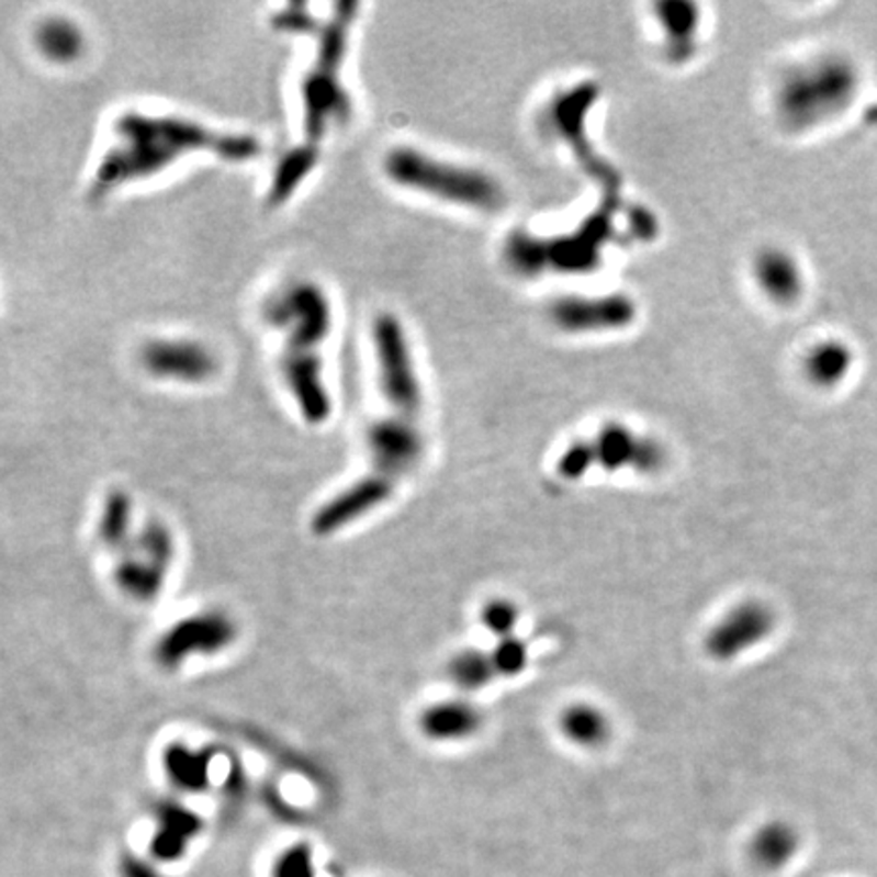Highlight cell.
Here are the masks:
<instances>
[{
    "label": "cell",
    "mask_w": 877,
    "mask_h": 877,
    "mask_svg": "<svg viewBox=\"0 0 877 877\" xmlns=\"http://www.w3.org/2000/svg\"><path fill=\"white\" fill-rule=\"evenodd\" d=\"M417 726L420 733L431 742H465L482 729L484 716L472 701L458 697L432 702L427 709H423Z\"/></svg>",
    "instance_id": "obj_13"
},
{
    "label": "cell",
    "mask_w": 877,
    "mask_h": 877,
    "mask_svg": "<svg viewBox=\"0 0 877 877\" xmlns=\"http://www.w3.org/2000/svg\"><path fill=\"white\" fill-rule=\"evenodd\" d=\"M634 315L632 301L621 295L567 297L559 301L553 307L554 324L573 334L618 329L630 324Z\"/></svg>",
    "instance_id": "obj_11"
},
{
    "label": "cell",
    "mask_w": 877,
    "mask_h": 877,
    "mask_svg": "<svg viewBox=\"0 0 877 877\" xmlns=\"http://www.w3.org/2000/svg\"><path fill=\"white\" fill-rule=\"evenodd\" d=\"M133 520H135V513H133L131 496L122 490H112L104 499V506L100 513L98 539L112 553H122L135 537L136 530L133 528Z\"/></svg>",
    "instance_id": "obj_19"
},
{
    "label": "cell",
    "mask_w": 877,
    "mask_h": 877,
    "mask_svg": "<svg viewBox=\"0 0 877 877\" xmlns=\"http://www.w3.org/2000/svg\"><path fill=\"white\" fill-rule=\"evenodd\" d=\"M480 621L486 628L487 632L496 636L498 640L508 638V636H516V626L520 621V611L518 606L510 601V599H490L484 604V608L480 611Z\"/></svg>",
    "instance_id": "obj_26"
},
{
    "label": "cell",
    "mask_w": 877,
    "mask_h": 877,
    "mask_svg": "<svg viewBox=\"0 0 877 877\" xmlns=\"http://www.w3.org/2000/svg\"><path fill=\"white\" fill-rule=\"evenodd\" d=\"M447 676L461 693H477L496 678L490 652L480 649L459 650L447 664Z\"/></svg>",
    "instance_id": "obj_21"
},
{
    "label": "cell",
    "mask_w": 877,
    "mask_h": 877,
    "mask_svg": "<svg viewBox=\"0 0 877 877\" xmlns=\"http://www.w3.org/2000/svg\"><path fill=\"white\" fill-rule=\"evenodd\" d=\"M358 11V2H336L325 21L311 19L303 31L313 35L315 49L299 81V138L270 176L267 190L270 205H281L293 198L317 167L325 143L353 116V100L344 81V68Z\"/></svg>",
    "instance_id": "obj_2"
},
{
    "label": "cell",
    "mask_w": 877,
    "mask_h": 877,
    "mask_svg": "<svg viewBox=\"0 0 877 877\" xmlns=\"http://www.w3.org/2000/svg\"><path fill=\"white\" fill-rule=\"evenodd\" d=\"M138 358L150 376L179 384H203L217 372L214 351L200 339H149Z\"/></svg>",
    "instance_id": "obj_9"
},
{
    "label": "cell",
    "mask_w": 877,
    "mask_h": 877,
    "mask_svg": "<svg viewBox=\"0 0 877 877\" xmlns=\"http://www.w3.org/2000/svg\"><path fill=\"white\" fill-rule=\"evenodd\" d=\"M595 449L594 443H575L569 447L567 451L563 453V458L559 461V473L567 480H580L581 475L589 472V468L594 465Z\"/></svg>",
    "instance_id": "obj_28"
},
{
    "label": "cell",
    "mask_w": 877,
    "mask_h": 877,
    "mask_svg": "<svg viewBox=\"0 0 877 877\" xmlns=\"http://www.w3.org/2000/svg\"><path fill=\"white\" fill-rule=\"evenodd\" d=\"M238 634V623L229 614L202 609L162 630L153 644V661L165 673H176L191 659H210L232 649Z\"/></svg>",
    "instance_id": "obj_5"
},
{
    "label": "cell",
    "mask_w": 877,
    "mask_h": 877,
    "mask_svg": "<svg viewBox=\"0 0 877 877\" xmlns=\"http://www.w3.org/2000/svg\"><path fill=\"white\" fill-rule=\"evenodd\" d=\"M37 47L41 54L45 55L52 61H71L76 59L81 52V37L80 29L76 27L68 19L61 16H52L45 19L37 27Z\"/></svg>",
    "instance_id": "obj_22"
},
{
    "label": "cell",
    "mask_w": 877,
    "mask_h": 877,
    "mask_svg": "<svg viewBox=\"0 0 877 877\" xmlns=\"http://www.w3.org/2000/svg\"><path fill=\"white\" fill-rule=\"evenodd\" d=\"M167 571L150 565L143 556L133 553L131 549H124L116 554L114 563V585L124 597L136 604H153L159 599L165 583H167Z\"/></svg>",
    "instance_id": "obj_15"
},
{
    "label": "cell",
    "mask_w": 877,
    "mask_h": 877,
    "mask_svg": "<svg viewBox=\"0 0 877 877\" xmlns=\"http://www.w3.org/2000/svg\"><path fill=\"white\" fill-rule=\"evenodd\" d=\"M200 819L181 805H165L159 810V824L153 837V851L161 859H173L181 855L191 839L200 833Z\"/></svg>",
    "instance_id": "obj_17"
},
{
    "label": "cell",
    "mask_w": 877,
    "mask_h": 877,
    "mask_svg": "<svg viewBox=\"0 0 877 877\" xmlns=\"http://www.w3.org/2000/svg\"><path fill=\"white\" fill-rule=\"evenodd\" d=\"M396 492V482L368 472L350 486L336 492L331 498L311 514V532L319 539H329L346 528L358 525L366 516L376 513L380 506L391 502Z\"/></svg>",
    "instance_id": "obj_8"
},
{
    "label": "cell",
    "mask_w": 877,
    "mask_h": 877,
    "mask_svg": "<svg viewBox=\"0 0 877 877\" xmlns=\"http://www.w3.org/2000/svg\"><path fill=\"white\" fill-rule=\"evenodd\" d=\"M490 659L494 664L496 675L513 678L520 673H525L528 664V646L525 640H520L518 636H508L502 638L494 649L490 650Z\"/></svg>",
    "instance_id": "obj_25"
},
{
    "label": "cell",
    "mask_w": 877,
    "mask_h": 877,
    "mask_svg": "<svg viewBox=\"0 0 877 877\" xmlns=\"http://www.w3.org/2000/svg\"><path fill=\"white\" fill-rule=\"evenodd\" d=\"M382 403L384 411L366 427V458L370 472L398 484V480L413 472L425 456L420 413L386 401Z\"/></svg>",
    "instance_id": "obj_6"
},
{
    "label": "cell",
    "mask_w": 877,
    "mask_h": 877,
    "mask_svg": "<svg viewBox=\"0 0 877 877\" xmlns=\"http://www.w3.org/2000/svg\"><path fill=\"white\" fill-rule=\"evenodd\" d=\"M126 549H131L133 553L143 556L145 561H149L150 565L162 569L167 573L171 571L173 561H176L173 532L161 520L145 522L143 527L136 530L135 537H133L131 544Z\"/></svg>",
    "instance_id": "obj_23"
},
{
    "label": "cell",
    "mask_w": 877,
    "mask_h": 877,
    "mask_svg": "<svg viewBox=\"0 0 877 877\" xmlns=\"http://www.w3.org/2000/svg\"><path fill=\"white\" fill-rule=\"evenodd\" d=\"M595 459L609 472L632 468L638 472H656L664 463V451L659 443L646 437H638L636 432L609 425L595 437Z\"/></svg>",
    "instance_id": "obj_12"
},
{
    "label": "cell",
    "mask_w": 877,
    "mask_h": 877,
    "mask_svg": "<svg viewBox=\"0 0 877 877\" xmlns=\"http://www.w3.org/2000/svg\"><path fill=\"white\" fill-rule=\"evenodd\" d=\"M800 847L798 831L786 821H769L757 829L750 845V855L764 869H780L790 864Z\"/></svg>",
    "instance_id": "obj_16"
},
{
    "label": "cell",
    "mask_w": 877,
    "mask_h": 877,
    "mask_svg": "<svg viewBox=\"0 0 877 877\" xmlns=\"http://www.w3.org/2000/svg\"><path fill=\"white\" fill-rule=\"evenodd\" d=\"M850 366V353L839 344H827L812 351L807 360V372L817 384H835L843 379Z\"/></svg>",
    "instance_id": "obj_24"
},
{
    "label": "cell",
    "mask_w": 877,
    "mask_h": 877,
    "mask_svg": "<svg viewBox=\"0 0 877 877\" xmlns=\"http://www.w3.org/2000/svg\"><path fill=\"white\" fill-rule=\"evenodd\" d=\"M853 76L839 61H823L812 68L795 71L784 81L778 94V109L790 124H812L850 100Z\"/></svg>",
    "instance_id": "obj_7"
},
{
    "label": "cell",
    "mask_w": 877,
    "mask_h": 877,
    "mask_svg": "<svg viewBox=\"0 0 877 877\" xmlns=\"http://www.w3.org/2000/svg\"><path fill=\"white\" fill-rule=\"evenodd\" d=\"M265 313L281 336L277 366L284 389L307 425H324L334 411L324 374L325 344L334 327L329 295L313 281H295L272 295Z\"/></svg>",
    "instance_id": "obj_3"
},
{
    "label": "cell",
    "mask_w": 877,
    "mask_h": 877,
    "mask_svg": "<svg viewBox=\"0 0 877 877\" xmlns=\"http://www.w3.org/2000/svg\"><path fill=\"white\" fill-rule=\"evenodd\" d=\"M169 784L183 795L203 792L212 783V754L188 743H169L161 756Z\"/></svg>",
    "instance_id": "obj_14"
},
{
    "label": "cell",
    "mask_w": 877,
    "mask_h": 877,
    "mask_svg": "<svg viewBox=\"0 0 877 877\" xmlns=\"http://www.w3.org/2000/svg\"><path fill=\"white\" fill-rule=\"evenodd\" d=\"M258 150V138L250 133L226 131L177 112L124 110L110 124L109 143L94 162L88 193L104 198L195 155L240 162L255 159Z\"/></svg>",
    "instance_id": "obj_1"
},
{
    "label": "cell",
    "mask_w": 877,
    "mask_h": 877,
    "mask_svg": "<svg viewBox=\"0 0 877 877\" xmlns=\"http://www.w3.org/2000/svg\"><path fill=\"white\" fill-rule=\"evenodd\" d=\"M559 728L569 742L580 747H599L611 735L609 717L589 702H575L567 707L561 713Z\"/></svg>",
    "instance_id": "obj_20"
},
{
    "label": "cell",
    "mask_w": 877,
    "mask_h": 877,
    "mask_svg": "<svg viewBox=\"0 0 877 877\" xmlns=\"http://www.w3.org/2000/svg\"><path fill=\"white\" fill-rule=\"evenodd\" d=\"M776 616L764 601H743L729 609L705 638L707 654L717 662L740 659L756 649L774 630Z\"/></svg>",
    "instance_id": "obj_10"
},
{
    "label": "cell",
    "mask_w": 877,
    "mask_h": 877,
    "mask_svg": "<svg viewBox=\"0 0 877 877\" xmlns=\"http://www.w3.org/2000/svg\"><path fill=\"white\" fill-rule=\"evenodd\" d=\"M756 279L760 289L778 303L795 301L802 286L795 258L780 250H768L757 257Z\"/></svg>",
    "instance_id": "obj_18"
},
{
    "label": "cell",
    "mask_w": 877,
    "mask_h": 877,
    "mask_svg": "<svg viewBox=\"0 0 877 877\" xmlns=\"http://www.w3.org/2000/svg\"><path fill=\"white\" fill-rule=\"evenodd\" d=\"M382 169L394 185L441 202L475 210H496L504 202V191L494 177L408 145L389 150Z\"/></svg>",
    "instance_id": "obj_4"
},
{
    "label": "cell",
    "mask_w": 877,
    "mask_h": 877,
    "mask_svg": "<svg viewBox=\"0 0 877 877\" xmlns=\"http://www.w3.org/2000/svg\"><path fill=\"white\" fill-rule=\"evenodd\" d=\"M274 877H315L310 847L299 843L295 847L284 851L274 865Z\"/></svg>",
    "instance_id": "obj_27"
}]
</instances>
